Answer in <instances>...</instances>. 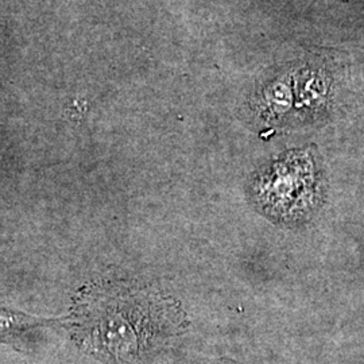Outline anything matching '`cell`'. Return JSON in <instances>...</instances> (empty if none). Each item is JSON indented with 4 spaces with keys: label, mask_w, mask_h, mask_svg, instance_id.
Masks as SVG:
<instances>
[{
    "label": "cell",
    "mask_w": 364,
    "mask_h": 364,
    "mask_svg": "<svg viewBox=\"0 0 364 364\" xmlns=\"http://www.w3.org/2000/svg\"><path fill=\"white\" fill-rule=\"evenodd\" d=\"M78 347L103 364H146L188 320L177 299L129 279H99L73 297L68 318Z\"/></svg>",
    "instance_id": "1"
},
{
    "label": "cell",
    "mask_w": 364,
    "mask_h": 364,
    "mask_svg": "<svg viewBox=\"0 0 364 364\" xmlns=\"http://www.w3.org/2000/svg\"><path fill=\"white\" fill-rule=\"evenodd\" d=\"M321 176L308 151H291L264 168L251 182L255 208L275 224L309 220L323 200Z\"/></svg>",
    "instance_id": "2"
},
{
    "label": "cell",
    "mask_w": 364,
    "mask_h": 364,
    "mask_svg": "<svg viewBox=\"0 0 364 364\" xmlns=\"http://www.w3.org/2000/svg\"><path fill=\"white\" fill-rule=\"evenodd\" d=\"M293 107L291 91L284 80H277L255 96L252 112L267 130L281 127L287 123Z\"/></svg>",
    "instance_id": "3"
},
{
    "label": "cell",
    "mask_w": 364,
    "mask_h": 364,
    "mask_svg": "<svg viewBox=\"0 0 364 364\" xmlns=\"http://www.w3.org/2000/svg\"><path fill=\"white\" fill-rule=\"evenodd\" d=\"M299 108L308 117H320L326 112L329 87L326 77L320 73H308L299 80L297 87Z\"/></svg>",
    "instance_id": "4"
},
{
    "label": "cell",
    "mask_w": 364,
    "mask_h": 364,
    "mask_svg": "<svg viewBox=\"0 0 364 364\" xmlns=\"http://www.w3.org/2000/svg\"><path fill=\"white\" fill-rule=\"evenodd\" d=\"M42 321L19 313L7 312L0 309V338L21 332L27 328L38 326Z\"/></svg>",
    "instance_id": "5"
}]
</instances>
